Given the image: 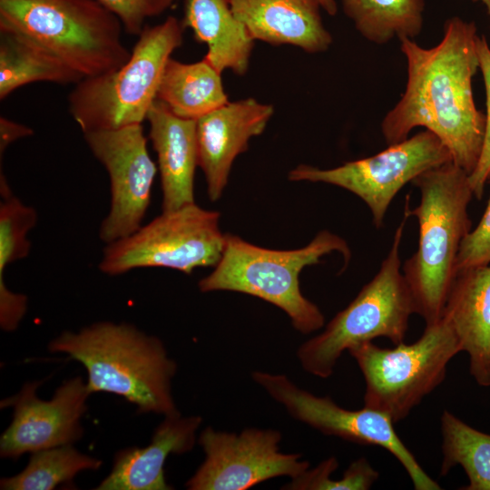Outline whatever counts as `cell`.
Instances as JSON below:
<instances>
[{"label":"cell","mask_w":490,"mask_h":490,"mask_svg":"<svg viewBox=\"0 0 490 490\" xmlns=\"http://www.w3.org/2000/svg\"><path fill=\"white\" fill-rule=\"evenodd\" d=\"M478 38L474 22L453 16L433 47L399 39L407 81L400 100L381 122L387 145L406 140L416 127H425L446 145L456 165L469 175L474 172L485 128V114L476 108L472 87L479 69Z\"/></svg>","instance_id":"obj_1"},{"label":"cell","mask_w":490,"mask_h":490,"mask_svg":"<svg viewBox=\"0 0 490 490\" xmlns=\"http://www.w3.org/2000/svg\"><path fill=\"white\" fill-rule=\"evenodd\" d=\"M47 348L85 368L90 394L121 396L142 414L167 416L180 413L172 392L176 362L169 358L160 338L134 325L95 322L77 332H62Z\"/></svg>","instance_id":"obj_2"},{"label":"cell","mask_w":490,"mask_h":490,"mask_svg":"<svg viewBox=\"0 0 490 490\" xmlns=\"http://www.w3.org/2000/svg\"><path fill=\"white\" fill-rule=\"evenodd\" d=\"M411 183L420 191L419 204L407 208L418 221V247L401 270L416 313L431 325L443 316L459 249L471 231L467 207L474 193L469 174L453 162L424 172Z\"/></svg>","instance_id":"obj_3"},{"label":"cell","mask_w":490,"mask_h":490,"mask_svg":"<svg viewBox=\"0 0 490 490\" xmlns=\"http://www.w3.org/2000/svg\"><path fill=\"white\" fill-rule=\"evenodd\" d=\"M0 29L31 38L83 78L115 71L132 53L121 21L97 0H0Z\"/></svg>","instance_id":"obj_4"},{"label":"cell","mask_w":490,"mask_h":490,"mask_svg":"<svg viewBox=\"0 0 490 490\" xmlns=\"http://www.w3.org/2000/svg\"><path fill=\"white\" fill-rule=\"evenodd\" d=\"M333 251L341 253L348 263L350 250L347 242L328 230L318 232L307 246L291 250L265 249L225 234L221 257L214 270L199 281V289L262 299L285 311L298 331L309 334L323 327L324 316L302 295L299 276L306 266L318 263L322 256Z\"/></svg>","instance_id":"obj_5"},{"label":"cell","mask_w":490,"mask_h":490,"mask_svg":"<svg viewBox=\"0 0 490 490\" xmlns=\"http://www.w3.org/2000/svg\"><path fill=\"white\" fill-rule=\"evenodd\" d=\"M183 28L174 16L145 25L123 65L74 84L68 108L83 133L142 124L146 120L165 65L182 44Z\"/></svg>","instance_id":"obj_6"},{"label":"cell","mask_w":490,"mask_h":490,"mask_svg":"<svg viewBox=\"0 0 490 490\" xmlns=\"http://www.w3.org/2000/svg\"><path fill=\"white\" fill-rule=\"evenodd\" d=\"M407 196L404 218L378 272L326 326L323 332L304 342L297 351L303 369L321 378L330 377L345 350L378 337L394 345L404 342L409 317L416 313L410 289L401 270L399 248L409 217Z\"/></svg>","instance_id":"obj_7"},{"label":"cell","mask_w":490,"mask_h":490,"mask_svg":"<svg viewBox=\"0 0 490 490\" xmlns=\"http://www.w3.org/2000/svg\"><path fill=\"white\" fill-rule=\"evenodd\" d=\"M348 351L365 378L364 407L396 423L443 382L447 365L461 348L452 327L442 317L426 325L422 336L412 344L381 348L366 341Z\"/></svg>","instance_id":"obj_8"},{"label":"cell","mask_w":490,"mask_h":490,"mask_svg":"<svg viewBox=\"0 0 490 490\" xmlns=\"http://www.w3.org/2000/svg\"><path fill=\"white\" fill-rule=\"evenodd\" d=\"M220 214L195 202L162 211L136 231L105 244L98 269L108 276L135 269L162 267L191 274L196 268L216 266L225 244Z\"/></svg>","instance_id":"obj_9"},{"label":"cell","mask_w":490,"mask_h":490,"mask_svg":"<svg viewBox=\"0 0 490 490\" xmlns=\"http://www.w3.org/2000/svg\"><path fill=\"white\" fill-rule=\"evenodd\" d=\"M449 162H453L449 150L436 134L425 130L373 156L336 168L299 165L289 179L329 183L351 191L368 205L375 226L379 228L389 204L407 182Z\"/></svg>","instance_id":"obj_10"},{"label":"cell","mask_w":490,"mask_h":490,"mask_svg":"<svg viewBox=\"0 0 490 490\" xmlns=\"http://www.w3.org/2000/svg\"><path fill=\"white\" fill-rule=\"evenodd\" d=\"M252 378L295 419L327 436L381 446L403 466L416 490L441 489L404 445L388 416L367 407L359 410L345 409L328 397H318L299 388L285 375L254 371Z\"/></svg>","instance_id":"obj_11"},{"label":"cell","mask_w":490,"mask_h":490,"mask_svg":"<svg viewBox=\"0 0 490 490\" xmlns=\"http://www.w3.org/2000/svg\"><path fill=\"white\" fill-rule=\"evenodd\" d=\"M281 433L246 428L240 434L205 427L198 438L205 459L186 482L190 490H246L278 476L296 478L309 469L299 454L279 449Z\"/></svg>","instance_id":"obj_12"},{"label":"cell","mask_w":490,"mask_h":490,"mask_svg":"<svg viewBox=\"0 0 490 490\" xmlns=\"http://www.w3.org/2000/svg\"><path fill=\"white\" fill-rule=\"evenodd\" d=\"M83 138L110 179V210L99 228L100 240L109 244L142 225L158 168L142 124L89 132Z\"/></svg>","instance_id":"obj_13"},{"label":"cell","mask_w":490,"mask_h":490,"mask_svg":"<svg viewBox=\"0 0 490 490\" xmlns=\"http://www.w3.org/2000/svg\"><path fill=\"white\" fill-rule=\"evenodd\" d=\"M39 382L23 386L1 401L14 409L10 425L0 436V456L18 459L25 453L73 445L83 435L81 421L91 395L81 377L65 380L49 400L36 396Z\"/></svg>","instance_id":"obj_14"},{"label":"cell","mask_w":490,"mask_h":490,"mask_svg":"<svg viewBox=\"0 0 490 490\" xmlns=\"http://www.w3.org/2000/svg\"><path fill=\"white\" fill-rule=\"evenodd\" d=\"M273 113L272 105L247 98L229 102L196 121L198 165L211 201L221 196L234 160L247 151L250 139L263 132Z\"/></svg>","instance_id":"obj_15"},{"label":"cell","mask_w":490,"mask_h":490,"mask_svg":"<svg viewBox=\"0 0 490 490\" xmlns=\"http://www.w3.org/2000/svg\"><path fill=\"white\" fill-rule=\"evenodd\" d=\"M201 422L200 416L177 413L164 416L148 446L127 447L114 455L112 470L94 489H172L165 479V461L171 454H184L193 448Z\"/></svg>","instance_id":"obj_16"},{"label":"cell","mask_w":490,"mask_h":490,"mask_svg":"<svg viewBox=\"0 0 490 490\" xmlns=\"http://www.w3.org/2000/svg\"><path fill=\"white\" fill-rule=\"evenodd\" d=\"M250 35L270 44H290L307 53L327 51L332 36L316 0H230Z\"/></svg>","instance_id":"obj_17"},{"label":"cell","mask_w":490,"mask_h":490,"mask_svg":"<svg viewBox=\"0 0 490 490\" xmlns=\"http://www.w3.org/2000/svg\"><path fill=\"white\" fill-rule=\"evenodd\" d=\"M146 120L157 154L162 211L194 203V176L199 166L196 121L177 117L158 100L151 106Z\"/></svg>","instance_id":"obj_18"},{"label":"cell","mask_w":490,"mask_h":490,"mask_svg":"<svg viewBox=\"0 0 490 490\" xmlns=\"http://www.w3.org/2000/svg\"><path fill=\"white\" fill-rule=\"evenodd\" d=\"M443 318L452 327L461 351L469 356L476 383L490 387V266L457 273L452 282Z\"/></svg>","instance_id":"obj_19"},{"label":"cell","mask_w":490,"mask_h":490,"mask_svg":"<svg viewBox=\"0 0 490 490\" xmlns=\"http://www.w3.org/2000/svg\"><path fill=\"white\" fill-rule=\"evenodd\" d=\"M181 23L207 45L204 58L217 70L246 74L255 40L233 14L230 0H185Z\"/></svg>","instance_id":"obj_20"},{"label":"cell","mask_w":490,"mask_h":490,"mask_svg":"<svg viewBox=\"0 0 490 490\" xmlns=\"http://www.w3.org/2000/svg\"><path fill=\"white\" fill-rule=\"evenodd\" d=\"M156 100L177 117L195 121L229 103L221 73L205 58L185 64L171 57Z\"/></svg>","instance_id":"obj_21"},{"label":"cell","mask_w":490,"mask_h":490,"mask_svg":"<svg viewBox=\"0 0 490 490\" xmlns=\"http://www.w3.org/2000/svg\"><path fill=\"white\" fill-rule=\"evenodd\" d=\"M83 77L31 38L0 29V100L35 82L75 84Z\"/></svg>","instance_id":"obj_22"},{"label":"cell","mask_w":490,"mask_h":490,"mask_svg":"<svg viewBox=\"0 0 490 490\" xmlns=\"http://www.w3.org/2000/svg\"><path fill=\"white\" fill-rule=\"evenodd\" d=\"M345 15L368 41L384 44L421 34L424 0H341Z\"/></svg>","instance_id":"obj_23"},{"label":"cell","mask_w":490,"mask_h":490,"mask_svg":"<svg viewBox=\"0 0 490 490\" xmlns=\"http://www.w3.org/2000/svg\"><path fill=\"white\" fill-rule=\"evenodd\" d=\"M441 475L461 466L469 480L464 490H490V435L468 426L454 414L441 415Z\"/></svg>","instance_id":"obj_24"},{"label":"cell","mask_w":490,"mask_h":490,"mask_svg":"<svg viewBox=\"0 0 490 490\" xmlns=\"http://www.w3.org/2000/svg\"><path fill=\"white\" fill-rule=\"evenodd\" d=\"M102 461L79 452L73 445L31 453L26 467L19 474L0 480L2 490H51L73 482L85 470H97Z\"/></svg>","instance_id":"obj_25"},{"label":"cell","mask_w":490,"mask_h":490,"mask_svg":"<svg viewBox=\"0 0 490 490\" xmlns=\"http://www.w3.org/2000/svg\"><path fill=\"white\" fill-rule=\"evenodd\" d=\"M0 282L5 281L8 265L24 259L30 252L29 232L37 223L34 208L15 196L0 172Z\"/></svg>","instance_id":"obj_26"},{"label":"cell","mask_w":490,"mask_h":490,"mask_svg":"<svg viewBox=\"0 0 490 490\" xmlns=\"http://www.w3.org/2000/svg\"><path fill=\"white\" fill-rule=\"evenodd\" d=\"M336 457L331 456L311 470L291 479L283 489L292 490H367L378 478L375 470L365 457L354 461L339 480L330 479V475L338 468Z\"/></svg>","instance_id":"obj_27"},{"label":"cell","mask_w":490,"mask_h":490,"mask_svg":"<svg viewBox=\"0 0 490 490\" xmlns=\"http://www.w3.org/2000/svg\"><path fill=\"white\" fill-rule=\"evenodd\" d=\"M477 48L486 97L485 128L481 154L475 169L469 175V182L474 196L481 200L485 184L490 181V47L484 35L479 36Z\"/></svg>","instance_id":"obj_28"},{"label":"cell","mask_w":490,"mask_h":490,"mask_svg":"<svg viewBox=\"0 0 490 490\" xmlns=\"http://www.w3.org/2000/svg\"><path fill=\"white\" fill-rule=\"evenodd\" d=\"M97 1L119 18L127 34L138 36L145 27L146 19L162 15L176 0Z\"/></svg>","instance_id":"obj_29"},{"label":"cell","mask_w":490,"mask_h":490,"mask_svg":"<svg viewBox=\"0 0 490 490\" xmlns=\"http://www.w3.org/2000/svg\"><path fill=\"white\" fill-rule=\"evenodd\" d=\"M490 183V181H489ZM490 264V197L483 217L463 240L456 264V275L461 271Z\"/></svg>","instance_id":"obj_30"},{"label":"cell","mask_w":490,"mask_h":490,"mask_svg":"<svg viewBox=\"0 0 490 490\" xmlns=\"http://www.w3.org/2000/svg\"><path fill=\"white\" fill-rule=\"evenodd\" d=\"M31 128L13 122L5 117L0 118V157L5 152L8 145L23 137L33 135Z\"/></svg>","instance_id":"obj_31"},{"label":"cell","mask_w":490,"mask_h":490,"mask_svg":"<svg viewBox=\"0 0 490 490\" xmlns=\"http://www.w3.org/2000/svg\"><path fill=\"white\" fill-rule=\"evenodd\" d=\"M320 7L329 15H335L338 12V5L335 0H316Z\"/></svg>","instance_id":"obj_32"},{"label":"cell","mask_w":490,"mask_h":490,"mask_svg":"<svg viewBox=\"0 0 490 490\" xmlns=\"http://www.w3.org/2000/svg\"><path fill=\"white\" fill-rule=\"evenodd\" d=\"M473 2H481L485 5L487 14L490 16V0H472Z\"/></svg>","instance_id":"obj_33"}]
</instances>
